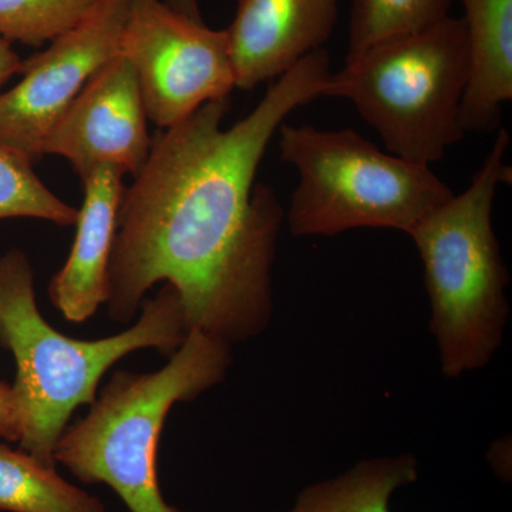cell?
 <instances>
[{"mask_svg": "<svg viewBox=\"0 0 512 512\" xmlns=\"http://www.w3.org/2000/svg\"><path fill=\"white\" fill-rule=\"evenodd\" d=\"M329 76L323 47L274 80L235 126L222 128L225 97L151 138L117 218L106 302L114 322H131L163 282L180 295L190 332L229 346L264 332L285 210L256 173L286 117L322 97Z\"/></svg>", "mask_w": 512, "mask_h": 512, "instance_id": "6da1fadb", "label": "cell"}, {"mask_svg": "<svg viewBox=\"0 0 512 512\" xmlns=\"http://www.w3.org/2000/svg\"><path fill=\"white\" fill-rule=\"evenodd\" d=\"M140 309V318L119 335L69 338L37 306L28 254L12 248L0 256V348L8 350L16 365L12 387L22 421L20 450L56 468L57 441L73 413L96 400L111 366L137 350L153 348L170 357L183 345L190 330L174 286L164 284Z\"/></svg>", "mask_w": 512, "mask_h": 512, "instance_id": "7a4b0ae2", "label": "cell"}, {"mask_svg": "<svg viewBox=\"0 0 512 512\" xmlns=\"http://www.w3.org/2000/svg\"><path fill=\"white\" fill-rule=\"evenodd\" d=\"M510 134L500 128L470 187L410 231L424 268L431 303L430 329L441 370L454 379L490 362L510 315V276L493 228L495 195L511 184L505 164Z\"/></svg>", "mask_w": 512, "mask_h": 512, "instance_id": "3957f363", "label": "cell"}, {"mask_svg": "<svg viewBox=\"0 0 512 512\" xmlns=\"http://www.w3.org/2000/svg\"><path fill=\"white\" fill-rule=\"evenodd\" d=\"M231 346L198 330L163 369L119 370L89 413L69 424L55 448L62 464L84 484H106L130 512H185L165 501L158 484L157 450L175 403L191 402L224 380Z\"/></svg>", "mask_w": 512, "mask_h": 512, "instance_id": "277c9868", "label": "cell"}, {"mask_svg": "<svg viewBox=\"0 0 512 512\" xmlns=\"http://www.w3.org/2000/svg\"><path fill=\"white\" fill-rule=\"evenodd\" d=\"M468 74L466 23L448 16L369 47L330 73L322 97L352 101L390 154L430 165L466 134L460 109Z\"/></svg>", "mask_w": 512, "mask_h": 512, "instance_id": "5b68a950", "label": "cell"}, {"mask_svg": "<svg viewBox=\"0 0 512 512\" xmlns=\"http://www.w3.org/2000/svg\"><path fill=\"white\" fill-rule=\"evenodd\" d=\"M278 131L281 160L298 173L285 215L293 237L357 228L410 234L454 195L430 165L383 153L350 128L282 124Z\"/></svg>", "mask_w": 512, "mask_h": 512, "instance_id": "8992f818", "label": "cell"}, {"mask_svg": "<svg viewBox=\"0 0 512 512\" xmlns=\"http://www.w3.org/2000/svg\"><path fill=\"white\" fill-rule=\"evenodd\" d=\"M120 53L136 72L148 120L163 130L235 89L227 30L164 0H134Z\"/></svg>", "mask_w": 512, "mask_h": 512, "instance_id": "52a82bcc", "label": "cell"}, {"mask_svg": "<svg viewBox=\"0 0 512 512\" xmlns=\"http://www.w3.org/2000/svg\"><path fill=\"white\" fill-rule=\"evenodd\" d=\"M133 3L99 0L46 50L22 62L23 79L0 93V146L33 164L45 157L46 138L64 111L97 70L119 55Z\"/></svg>", "mask_w": 512, "mask_h": 512, "instance_id": "ba28073f", "label": "cell"}, {"mask_svg": "<svg viewBox=\"0 0 512 512\" xmlns=\"http://www.w3.org/2000/svg\"><path fill=\"white\" fill-rule=\"evenodd\" d=\"M147 111L136 72L119 53L83 87L46 138L45 156L62 157L80 180L110 167L136 177L150 154Z\"/></svg>", "mask_w": 512, "mask_h": 512, "instance_id": "9c48e42d", "label": "cell"}, {"mask_svg": "<svg viewBox=\"0 0 512 512\" xmlns=\"http://www.w3.org/2000/svg\"><path fill=\"white\" fill-rule=\"evenodd\" d=\"M339 0H238L227 30L235 89L274 82L332 36Z\"/></svg>", "mask_w": 512, "mask_h": 512, "instance_id": "30bf717a", "label": "cell"}, {"mask_svg": "<svg viewBox=\"0 0 512 512\" xmlns=\"http://www.w3.org/2000/svg\"><path fill=\"white\" fill-rule=\"evenodd\" d=\"M123 178L120 171L103 167L82 180L84 197L72 251L47 289L67 322H86L109 298L111 254L126 191Z\"/></svg>", "mask_w": 512, "mask_h": 512, "instance_id": "8fae6325", "label": "cell"}, {"mask_svg": "<svg viewBox=\"0 0 512 512\" xmlns=\"http://www.w3.org/2000/svg\"><path fill=\"white\" fill-rule=\"evenodd\" d=\"M466 16L470 74L460 124L464 133L500 130L512 100V0H460Z\"/></svg>", "mask_w": 512, "mask_h": 512, "instance_id": "7c38bea8", "label": "cell"}, {"mask_svg": "<svg viewBox=\"0 0 512 512\" xmlns=\"http://www.w3.org/2000/svg\"><path fill=\"white\" fill-rule=\"evenodd\" d=\"M417 477L412 454L367 458L339 477L303 488L288 512H392V495Z\"/></svg>", "mask_w": 512, "mask_h": 512, "instance_id": "4fadbf2b", "label": "cell"}, {"mask_svg": "<svg viewBox=\"0 0 512 512\" xmlns=\"http://www.w3.org/2000/svg\"><path fill=\"white\" fill-rule=\"evenodd\" d=\"M0 511L109 512L100 498L80 490L25 451L0 443Z\"/></svg>", "mask_w": 512, "mask_h": 512, "instance_id": "5bb4252c", "label": "cell"}, {"mask_svg": "<svg viewBox=\"0 0 512 512\" xmlns=\"http://www.w3.org/2000/svg\"><path fill=\"white\" fill-rule=\"evenodd\" d=\"M454 0H353L348 50L352 62L369 47L430 28L450 16Z\"/></svg>", "mask_w": 512, "mask_h": 512, "instance_id": "9a60e30c", "label": "cell"}, {"mask_svg": "<svg viewBox=\"0 0 512 512\" xmlns=\"http://www.w3.org/2000/svg\"><path fill=\"white\" fill-rule=\"evenodd\" d=\"M33 165L19 151L0 146V221L33 218L59 227L76 225L79 210L56 197Z\"/></svg>", "mask_w": 512, "mask_h": 512, "instance_id": "2e32d148", "label": "cell"}, {"mask_svg": "<svg viewBox=\"0 0 512 512\" xmlns=\"http://www.w3.org/2000/svg\"><path fill=\"white\" fill-rule=\"evenodd\" d=\"M99 0H0V39L42 46L62 35Z\"/></svg>", "mask_w": 512, "mask_h": 512, "instance_id": "e0dca14e", "label": "cell"}, {"mask_svg": "<svg viewBox=\"0 0 512 512\" xmlns=\"http://www.w3.org/2000/svg\"><path fill=\"white\" fill-rule=\"evenodd\" d=\"M0 437L9 443H19L22 437V421L15 390L5 382H0Z\"/></svg>", "mask_w": 512, "mask_h": 512, "instance_id": "ac0fdd59", "label": "cell"}, {"mask_svg": "<svg viewBox=\"0 0 512 512\" xmlns=\"http://www.w3.org/2000/svg\"><path fill=\"white\" fill-rule=\"evenodd\" d=\"M20 67H22V60L13 50L12 43L0 39V93L10 77L20 73Z\"/></svg>", "mask_w": 512, "mask_h": 512, "instance_id": "d6986e66", "label": "cell"}, {"mask_svg": "<svg viewBox=\"0 0 512 512\" xmlns=\"http://www.w3.org/2000/svg\"><path fill=\"white\" fill-rule=\"evenodd\" d=\"M490 460L498 476L504 478V480H507V478L510 480L511 463H507V446H505V444H495L490 453Z\"/></svg>", "mask_w": 512, "mask_h": 512, "instance_id": "ffe728a7", "label": "cell"}, {"mask_svg": "<svg viewBox=\"0 0 512 512\" xmlns=\"http://www.w3.org/2000/svg\"><path fill=\"white\" fill-rule=\"evenodd\" d=\"M164 2L167 3L170 8L188 16V18L204 22V20H202L200 3H198V0H164Z\"/></svg>", "mask_w": 512, "mask_h": 512, "instance_id": "44dd1931", "label": "cell"}]
</instances>
